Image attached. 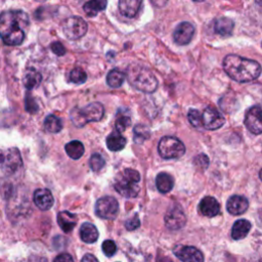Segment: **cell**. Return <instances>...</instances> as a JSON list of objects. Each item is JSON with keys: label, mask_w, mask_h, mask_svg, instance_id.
Returning <instances> with one entry per match:
<instances>
[{"label": "cell", "mask_w": 262, "mask_h": 262, "mask_svg": "<svg viewBox=\"0 0 262 262\" xmlns=\"http://www.w3.org/2000/svg\"><path fill=\"white\" fill-rule=\"evenodd\" d=\"M187 118L194 127L199 128L202 126V115L198 110L192 109L187 114Z\"/></svg>", "instance_id": "836d02e7"}, {"label": "cell", "mask_w": 262, "mask_h": 262, "mask_svg": "<svg viewBox=\"0 0 262 262\" xmlns=\"http://www.w3.org/2000/svg\"><path fill=\"white\" fill-rule=\"evenodd\" d=\"M65 150L70 158L73 160H78L84 154V145L79 140H73L66 144Z\"/></svg>", "instance_id": "4316f807"}, {"label": "cell", "mask_w": 262, "mask_h": 262, "mask_svg": "<svg viewBox=\"0 0 262 262\" xmlns=\"http://www.w3.org/2000/svg\"><path fill=\"white\" fill-rule=\"evenodd\" d=\"M87 80V75L86 73L80 69V68H75L73 69L70 73V81L75 83V84H82L86 82Z\"/></svg>", "instance_id": "1f68e13d"}, {"label": "cell", "mask_w": 262, "mask_h": 262, "mask_svg": "<svg viewBox=\"0 0 262 262\" xmlns=\"http://www.w3.org/2000/svg\"><path fill=\"white\" fill-rule=\"evenodd\" d=\"M222 66L226 74L232 80L240 83L251 82L257 79L261 73V67L258 62L237 54L226 55Z\"/></svg>", "instance_id": "7a4b0ae2"}, {"label": "cell", "mask_w": 262, "mask_h": 262, "mask_svg": "<svg viewBox=\"0 0 262 262\" xmlns=\"http://www.w3.org/2000/svg\"><path fill=\"white\" fill-rule=\"evenodd\" d=\"M194 164L198 168L201 169H206L209 165V158L205 154H200L198 155L195 160H194Z\"/></svg>", "instance_id": "d590c367"}, {"label": "cell", "mask_w": 262, "mask_h": 262, "mask_svg": "<svg viewBox=\"0 0 262 262\" xmlns=\"http://www.w3.org/2000/svg\"><path fill=\"white\" fill-rule=\"evenodd\" d=\"M119 213V203L113 197L106 196L95 203V214L103 219H115Z\"/></svg>", "instance_id": "9c48e42d"}, {"label": "cell", "mask_w": 262, "mask_h": 262, "mask_svg": "<svg viewBox=\"0 0 262 262\" xmlns=\"http://www.w3.org/2000/svg\"><path fill=\"white\" fill-rule=\"evenodd\" d=\"M251 229L250 221L246 219H239L235 222L231 229V237L234 240H242L247 237Z\"/></svg>", "instance_id": "44dd1931"}, {"label": "cell", "mask_w": 262, "mask_h": 262, "mask_svg": "<svg viewBox=\"0 0 262 262\" xmlns=\"http://www.w3.org/2000/svg\"><path fill=\"white\" fill-rule=\"evenodd\" d=\"M174 185V180L168 173H159L156 177V186L158 191L162 194L169 193Z\"/></svg>", "instance_id": "cb8c5ba5"}, {"label": "cell", "mask_w": 262, "mask_h": 262, "mask_svg": "<svg viewBox=\"0 0 262 262\" xmlns=\"http://www.w3.org/2000/svg\"><path fill=\"white\" fill-rule=\"evenodd\" d=\"M245 125L253 134L258 135L262 132L260 106H254L247 112L245 117Z\"/></svg>", "instance_id": "7c38bea8"}, {"label": "cell", "mask_w": 262, "mask_h": 262, "mask_svg": "<svg viewBox=\"0 0 262 262\" xmlns=\"http://www.w3.org/2000/svg\"><path fill=\"white\" fill-rule=\"evenodd\" d=\"M29 23L28 14L23 10H6L0 14V38L4 44H22Z\"/></svg>", "instance_id": "6da1fadb"}, {"label": "cell", "mask_w": 262, "mask_h": 262, "mask_svg": "<svg viewBox=\"0 0 262 262\" xmlns=\"http://www.w3.org/2000/svg\"><path fill=\"white\" fill-rule=\"evenodd\" d=\"M249 207V202L245 197L240 195L231 196L226 204L227 211L232 215H241Z\"/></svg>", "instance_id": "2e32d148"}, {"label": "cell", "mask_w": 262, "mask_h": 262, "mask_svg": "<svg viewBox=\"0 0 262 262\" xmlns=\"http://www.w3.org/2000/svg\"><path fill=\"white\" fill-rule=\"evenodd\" d=\"M125 74L118 69H114L107 75V83L112 88H119L124 83Z\"/></svg>", "instance_id": "83f0119b"}, {"label": "cell", "mask_w": 262, "mask_h": 262, "mask_svg": "<svg viewBox=\"0 0 262 262\" xmlns=\"http://www.w3.org/2000/svg\"><path fill=\"white\" fill-rule=\"evenodd\" d=\"M131 125V118L128 115H118L117 118H116L115 122V130L118 131V132H123L129 126Z\"/></svg>", "instance_id": "4dcf8cb0"}, {"label": "cell", "mask_w": 262, "mask_h": 262, "mask_svg": "<svg viewBox=\"0 0 262 262\" xmlns=\"http://www.w3.org/2000/svg\"><path fill=\"white\" fill-rule=\"evenodd\" d=\"M193 1H195V2H203V1H205V0H193Z\"/></svg>", "instance_id": "7bdbcfd3"}, {"label": "cell", "mask_w": 262, "mask_h": 262, "mask_svg": "<svg viewBox=\"0 0 262 262\" xmlns=\"http://www.w3.org/2000/svg\"><path fill=\"white\" fill-rule=\"evenodd\" d=\"M0 165L6 175H11L18 172L23 166L20 151L17 148L6 150L0 156Z\"/></svg>", "instance_id": "ba28073f"}, {"label": "cell", "mask_w": 262, "mask_h": 262, "mask_svg": "<svg viewBox=\"0 0 262 262\" xmlns=\"http://www.w3.org/2000/svg\"><path fill=\"white\" fill-rule=\"evenodd\" d=\"M106 141L108 149L113 152H119L123 150L126 145V138L116 130L108 136Z\"/></svg>", "instance_id": "603a6c76"}, {"label": "cell", "mask_w": 262, "mask_h": 262, "mask_svg": "<svg viewBox=\"0 0 262 262\" xmlns=\"http://www.w3.org/2000/svg\"><path fill=\"white\" fill-rule=\"evenodd\" d=\"M186 218L182 210L178 207L171 208L165 215V224L169 229L177 230L184 226Z\"/></svg>", "instance_id": "5bb4252c"}, {"label": "cell", "mask_w": 262, "mask_h": 262, "mask_svg": "<svg viewBox=\"0 0 262 262\" xmlns=\"http://www.w3.org/2000/svg\"><path fill=\"white\" fill-rule=\"evenodd\" d=\"M133 132H134V140L137 143H142L144 140L150 138L151 135L150 129L143 124H137L133 129Z\"/></svg>", "instance_id": "f546056e"}, {"label": "cell", "mask_w": 262, "mask_h": 262, "mask_svg": "<svg viewBox=\"0 0 262 262\" xmlns=\"http://www.w3.org/2000/svg\"><path fill=\"white\" fill-rule=\"evenodd\" d=\"M80 237L83 242L93 244L98 239V230L92 223L85 222L80 228Z\"/></svg>", "instance_id": "7402d4cb"}, {"label": "cell", "mask_w": 262, "mask_h": 262, "mask_svg": "<svg viewBox=\"0 0 262 262\" xmlns=\"http://www.w3.org/2000/svg\"><path fill=\"white\" fill-rule=\"evenodd\" d=\"M42 76L35 69H29L24 76L23 82L28 90H32L38 87L41 83Z\"/></svg>", "instance_id": "484cf974"}, {"label": "cell", "mask_w": 262, "mask_h": 262, "mask_svg": "<svg viewBox=\"0 0 262 262\" xmlns=\"http://www.w3.org/2000/svg\"><path fill=\"white\" fill-rule=\"evenodd\" d=\"M63 32L69 40H78L85 36L88 30L87 23L80 17H70L63 22Z\"/></svg>", "instance_id": "52a82bcc"}, {"label": "cell", "mask_w": 262, "mask_h": 262, "mask_svg": "<svg viewBox=\"0 0 262 262\" xmlns=\"http://www.w3.org/2000/svg\"><path fill=\"white\" fill-rule=\"evenodd\" d=\"M126 77L130 85L139 91L153 93L158 88L159 83L154 73L140 64H130L126 70Z\"/></svg>", "instance_id": "3957f363"}, {"label": "cell", "mask_w": 262, "mask_h": 262, "mask_svg": "<svg viewBox=\"0 0 262 262\" xmlns=\"http://www.w3.org/2000/svg\"><path fill=\"white\" fill-rule=\"evenodd\" d=\"M81 262H98V260L95 258V256H93V255H91V254H86V255L82 258Z\"/></svg>", "instance_id": "b9f144b4"}, {"label": "cell", "mask_w": 262, "mask_h": 262, "mask_svg": "<svg viewBox=\"0 0 262 262\" xmlns=\"http://www.w3.org/2000/svg\"><path fill=\"white\" fill-rule=\"evenodd\" d=\"M106 165L105 159L99 154H93L89 160V166L93 171H99Z\"/></svg>", "instance_id": "d6a6232c"}, {"label": "cell", "mask_w": 262, "mask_h": 262, "mask_svg": "<svg viewBox=\"0 0 262 262\" xmlns=\"http://www.w3.org/2000/svg\"><path fill=\"white\" fill-rule=\"evenodd\" d=\"M33 199L35 205L42 211L49 210L54 203L53 196L47 188H39L34 193Z\"/></svg>", "instance_id": "9a60e30c"}, {"label": "cell", "mask_w": 262, "mask_h": 262, "mask_svg": "<svg viewBox=\"0 0 262 262\" xmlns=\"http://www.w3.org/2000/svg\"><path fill=\"white\" fill-rule=\"evenodd\" d=\"M225 123L223 115L213 107H208L202 115V126L208 130H216Z\"/></svg>", "instance_id": "30bf717a"}, {"label": "cell", "mask_w": 262, "mask_h": 262, "mask_svg": "<svg viewBox=\"0 0 262 262\" xmlns=\"http://www.w3.org/2000/svg\"><path fill=\"white\" fill-rule=\"evenodd\" d=\"M150 1L159 8L164 7L168 3V0H150Z\"/></svg>", "instance_id": "60d3db41"}, {"label": "cell", "mask_w": 262, "mask_h": 262, "mask_svg": "<svg viewBox=\"0 0 262 262\" xmlns=\"http://www.w3.org/2000/svg\"><path fill=\"white\" fill-rule=\"evenodd\" d=\"M105 109L100 103H91L84 108H74L71 111V120L75 126L83 127L89 122H97L104 117Z\"/></svg>", "instance_id": "5b68a950"}, {"label": "cell", "mask_w": 262, "mask_h": 262, "mask_svg": "<svg viewBox=\"0 0 262 262\" xmlns=\"http://www.w3.org/2000/svg\"><path fill=\"white\" fill-rule=\"evenodd\" d=\"M174 254L182 262H204L203 253L193 246H178Z\"/></svg>", "instance_id": "4fadbf2b"}, {"label": "cell", "mask_w": 262, "mask_h": 262, "mask_svg": "<svg viewBox=\"0 0 262 262\" xmlns=\"http://www.w3.org/2000/svg\"><path fill=\"white\" fill-rule=\"evenodd\" d=\"M140 174L138 171L126 168L119 172L115 178L114 186L121 196L125 198H135L140 190Z\"/></svg>", "instance_id": "277c9868"}, {"label": "cell", "mask_w": 262, "mask_h": 262, "mask_svg": "<svg viewBox=\"0 0 262 262\" xmlns=\"http://www.w3.org/2000/svg\"><path fill=\"white\" fill-rule=\"evenodd\" d=\"M160 156L166 160L178 159L185 153V147L178 138L174 136H164L158 145Z\"/></svg>", "instance_id": "8992f818"}, {"label": "cell", "mask_w": 262, "mask_h": 262, "mask_svg": "<svg viewBox=\"0 0 262 262\" xmlns=\"http://www.w3.org/2000/svg\"><path fill=\"white\" fill-rule=\"evenodd\" d=\"M78 218L76 214H73L69 211H62L57 214V223H59L62 230L66 234H69L76 226Z\"/></svg>", "instance_id": "d6986e66"}, {"label": "cell", "mask_w": 262, "mask_h": 262, "mask_svg": "<svg viewBox=\"0 0 262 262\" xmlns=\"http://www.w3.org/2000/svg\"><path fill=\"white\" fill-rule=\"evenodd\" d=\"M53 262H74V260H73L70 254L63 253V254H60L59 256H56Z\"/></svg>", "instance_id": "ab89813d"}, {"label": "cell", "mask_w": 262, "mask_h": 262, "mask_svg": "<svg viewBox=\"0 0 262 262\" xmlns=\"http://www.w3.org/2000/svg\"><path fill=\"white\" fill-rule=\"evenodd\" d=\"M142 0H119V10L122 16L132 19L138 13Z\"/></svg>", "instance_id": "ac0fdd59"}, {"label": "cell", "mask_w": 262, "mask_h": 262, "mask_svg": "<svg viewBox=\"0 0 262 262\" xmlns=\"http://www.w3.org/2000/svg\"><path fill=\"white\" fill-rule=\"evenodd\" d=\"M50 48H51L52 52L54 54H56L57 56H63V55L66 54V48H65V46L62 44L61 42H59V41L51 43Z\"/></svg>", "instance_id": "74e56055"}, {"label": "cell", "mask_w": 262, "mask_h": 262, "mask_svg": "<svg viewBox=\"0 0 262 262\" xmlns=\"http://www.w3.org/2000/svg\"><path fill=\"white\" fill-rule=\"evenodd\" d=\"M101 248H103V252L106 256L108 257H112L116 251H117V246H116L115 242L112 240H107L103 243V246H101Z\"/></svg>", "instance_id": "e575fe53"}, {"label": "cell", "mask_w": 262, "mask_h": 262, "mask_svg": "<svg viewBox=\"0 0 262 262\" xmlns=\"http://www.w3.org/2000/svg\"><path fill=\"white\" fill-rule=\"evenodd\" d=\"M235 23L229 18H219L214 23V31L216 34L221 36H229L234 31Z\"/></svg>", "instance_id": "ffe728a7"}, {"label": "cell", "mask_w": 262, "mask_h": 262, "mask_svg": "<svg viewBox=\"0 0 262 262\" xmlns=\"http://www.w3.org/2000/svg\"><path fill=\"white\" fill-rule=\"evenodd\" d=\"M140 225V220L137 216L134 217H131L129 219L125 222V226L128 230H135L136 228H138Z\"/></svg>", "instance_id": "f35d334b"}, {"label": "cell", "mask_w": 262, "mask_h": 262, "mask_svg": "<svg viewBox=\"0 0 262 262\" xmlns=\"http://www.w3.org/2000/svg\"><path fill=\"white\" fill-rule=\"evenodd\" d=\"M196 29L193 24L188 22H182L174 30L173 39L178 45H186L192 41Z\"/></svg>", "instance_id": "8fae6325"}, {"label": "cell", "mask_w": 262, "mask_h": 262, "mask_svg": "<svg viewBox=\"0 0 262 262\" xmlns=\"http://www.w3.org/2000/svg\"><path fill=\"white\" fill-rule=\"evenodd\" d=\"M26 110L27 112L31 114H34L38 111V105L36 104L35 99L30 94H27L26 96Z\"/></svg>", "instance_id": "8d00e7d4"}, {"label": "cell", "mask_w": 262, "mask_h": 262, "mask_svg": "<svg viewBox=\"0 0 262 262\" xmlns=\"http://www.w3.org/2000/svg\"><path fill=\"white\" fill-rule=\"evenodd\" d=\"M200 211L204 216L207 217H214L219 214L220 212V205L218 201L213 197H205L199 205Z\"/></svg>", "instance_id": "e0dca14e"}, {"label": "cell", "mask_w": 262, "mask_h": 262, "mask_svg": "<svg viewBox=\"0 0 262 262\" xmlns=\"http://www.w3.org/2000/svg\"><path fill=\"white\" fill-rule=\"evenodd\" d=\"M44 128L50 133H57L63 129V122L56 116L48 115L44 121Z\"/></svg>", "instance_id": "f1b7e54d"}, {"label": "cell", "mask_w": 262, "mask_h": 262, "mask_svg": "<svg viewBox=\"0 0 262 262\" xmlns=\"http://www.w3.org/2000/svg\"><path fill=\"white\" fill-rule=\"evenodd\" d=\"M108 0H89L83 5V10L88 17H95L99 11L106 9Z\"/></svg>", "instance_id": "d4e9b609"}]
</instances>
